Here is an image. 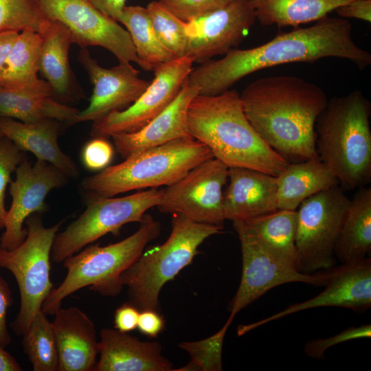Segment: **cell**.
<instances>
[{
	"instance_id": "1",
	"label": "cell",
	"mask_w": 371,
	"mask_h": 371,
	"mask_svg": "<svg viewBox=\"0 0 371 371\" xmlns=\"http://www.w3.org/2000/svg\"><path fill=\"white\" fill-rule=\"evenodd\" d=\"M330 57L347 59L361 70L371 64L370 52L355 42L350 21L328 15L313 25L280 34L261 45L233 48L220 59L200 63L192 69L188 81L198 87L199 94L215 95L255 71Z\"/></svg>"
},
{
	"instance_id": "2",
	"label": "cell",
	"mask_w": 371,
	"mask_h": 371,
	"mask_svg": "<svg viewBox=\"0 0 371 371\" xmlns=\"http://www.w3.org/2000/svg\"><path fill=\"white\" fill-rule=\"evenodd\" d=\"M240 96L250 124L278 153L295 162L319 158L315 124L328 102L320 87L295 76H268Z\"/></svg>"
},
{
	"instance_id": "3",
	"label": "cell",
	"mask_w": 371,
	"mask_h": 371,
	"mask_svg": "<svg viewBox=\"0 0 371 371\" xmlns=\"http://www.w3.org/2000/svg\"><path fill=\"white\" fill-rule=\"evenodd\" d=\"M188 124L191 137L228 168H247L276 177L289 164L251 126L235 89L215 95L198 94L190 104Z\"/></svg>"
},
{
	"instance_id": "4",
	"label": "cell",
	"mask_w": 371,
	"mask_h": 371,
	"mask_svg": "<svg viewBox=\"0 0 371 371\" xmlns=\"http://www.w3.org/2000/svg\"><path fill=\"white\" fill-rule=\"evenodd\" d=\"M370 115V102L355 90L328 100L315 122L319 159L348 190L371 179Z\"/></svg>"
},
{
	"instance_id": "5",
	"label": "cell",
	"mask_w": 371,
	"mask_h": 371,
	"mask_svg": "<svg viewBox=\"0 0 371 371\" xmlns=\"http://www.w3.org/2000/svg\"><path fill=\"white\" fill-rule=\"evenodd\" d=\"M160 223L150 215L144 216L137 230L127 238L105 246L88 245L62 262L67 274L42 305L46 315H54L63 301L84 287L104 296L119 294L122 273L142 254L147 244L159 234Z\"/></svg>"
},
{
	"instance_id": "6",
	"label": "cell",
	"mask_w": 371,
	"mask_h": 371,
	"mask_svg": "<svg viewBox=\"0 0 371 371\" xmlns=\"http://www.w3.org/2000/svg\"><path fill=\"white\" fill-rule=\"evenodd\" d=\"M213 157L211 150L192 137L133 154L85 179L90 194L115 196L133 190L170 186L201 162Z\"/></svg>"
},
{
	"instance_id": "7",
	"label": "cell",
	"mask_w": 371,
	"mask_h": 371,
	"mask_svg": "<svg viewBox=\"0 0 371 371\" xmlns=\"http://www.w3.org/2000/svg\"><path fill=\"white\" fill-rule=\"evenodd\" d=\"M222 227L194 222L181 214H173L172 230L160 245L142 252L121 275V282L128 288L129 303L139 311H159L161 288L188 265L198 247Z\"/></svg>"
},
{
	"instance_id": "8",
	"label": "cell",
	"mask_w": 371,
	"mask_h": 371,
	"mask_svg": "<svg viewBox=\"0 0 371 371\" xmlns=\"http://www.w3.org/2000/svg\"><path fill=\"white\" fill-rule=\"evenodd\" d=\"M63 221L46 227L41 214L25 221L27 234L24 241L13 249L0 247V268L10 271L17 282L21 303L11 324L14 331L23 336L54 289L50 280L52 248Z\"/></svg>"
},
{
	"instance_id": "9",
	"label": "cell",
	"mask_w": 371,
	"mask_h": 371,
	"mask_svg": "<svg viewBox=\"0 0 371 371\" xmlns=\"http://www.w3.org/2000/svg\"><path fill=\"white\" fill-rule=\"evenodd\" d=\"M161 194L162 190L157 188L120 197L91 194L83 213L56 234L51 259L62 262L106 234L117 232L124 225L140 223L149 209L159 205Z\"/></svg>"
},
{
	"instance_id": "10",
	"label": "cell",
	"mask_w": 371,
	"mask_h": 371,
	"mask_svg": "<svg viewBox=\"0 0 371 371\" xmlns=\"http://www.w3.org/2000/svg\"><path fill=\"white\" fill-rule=\"evenodd\" d=\"M350 203L337 185L300 203L296 210L298 271L311 274L335 266L334 249Z\"/></svg>"
},
{
	"instance_id": "11",
	"label": "cell",
	"mask_w": 371,
	"mask_h": 371,
	"mask_svg": "<svg viewBox=\"0 0 371 371\" xmlns=\"http://www.w3.org/2000/svg\"><path fill=\"white\" fill-rule=\"evenodd\" d=\"M45 19L56 21L70 32L81 48L98 46L119 63L139 65L131 36L119 22L100 11L90 0H35Z\"/></svg>"
},
{
	"instance_id": "12",
	"label": "cell",
	"mask_w": 371,
	"mask_h": 371,
	"mask_svg": "<svg viewBox=\"0 0 371 371\" xmlns=\"http://www.w3.org/2000/svg\"><path fill=\"white\" fill-rule=\"evenodd\" d=\"M228 170V166L214 157L201 162L162 190L157 209L166 214L183 215L194 222L223 227L225 220L223 189Z\"/></svg>"
},
{
	"instance_id": "13",
	"label": "cell",
	"mask_w": 371,
	"mask_h": 371,
	"mask_svg": "<svg viewBox=\"0 0 371 371\" xmlns=\"http://www.w3.org/2000/svg\"><path fill=\"white\" fill-rule=\"evenodd\" d=\"M188 56L176 58L157 67L147 89L129 106L93 122V137L136 131L164 111L177 96L193 69Z\"/></svg>"
},
{
	"instance_id": "14",
	"label": "cell",
	"mask_w": 371,
	"mask_h": 371,
	"mask_svg": "<svg viewBox=\"0 0 371 371\" xmlns=\"http://www.w3.org/2000/svg\"><path fill=\"white\" fill-rule=\"evenodd\" d=\"M238 234L242 254V275L238 289L232 300L227 323L231 325L237 313L271 289L284 284L302 282L324 286L328 269L307 274L282 262L265 250L254 238L234 228Z\"/></svg>"
},
{
	"instance_id": "15",
	"label": "cell",
	"mask_w": 371,
	"mask_h": 371,
	"mask_svg": "<svg viewBox=\"0 0 371 371\" xmlns=\"http://www.w3.org/2000/svg\"><path fill=\"white\" fill-rule=\"evenodd\" d=\"M16 178L10 183L11 205L7 210L4 231L0 247L13 249L25 239L27 230L23 225L33 214L47 210L45 199L49 192L64 186L67 177L58 169L43 161L34 164L23 159L15 170Z\"/></svg>"
},
{
	"instance_id": "16",
	"label": "cell",
	"mask_w": 371,
	"mask_h": 371,
	"mask_svg": "<svg viewBox=\"0 0 371 371\" xmlns=\"http://www.w3.org/2000/svg\"><path fill=\"white\" fill-rule=\"evenodd\" d=\"M256 21L249 0H232L186 23V56L202 63L236 48Z\"/></svg>"
},
{
	"instance_id": "17",
	"label": "cell",
	"mask_w": 371,
	"mask_h": 371,
	"mask_svg": "<svg viewBox=\"0 0 371 371\" xmlns=\"http://www.w3.org/2000/svg\"><path fill=\"white\" fill-rule=\"evenodd\" d=\"M324 289L317 295L292 304L281 311L252 324L238 328L241 336L262 325L300 311L319 307H341L363 313L371 306V259L341 263L328 269Z\"/></svg>"
},
{
	"instance_id": "18",
	"label": "cell",
	"mask_w": 371,
	"mask_h": 371,
	"mask_svg": "<svg viewBox=\"0 0 371 371\" xmlns=\"http://www.w3.org/2000/svg\"><path fill=\"white\" fill-rule=\"evenodd\" d=\"M78 60L87 71L93 89L89 105L78 111L75 124L95 122L112 112L125 109L142 94L150 82L139 78V71L131 63H119L111 68L100 66L87 48H81Z\"/></svg>"
},
{
	"instance_id": "19",
	"label": "cell",
	"mask_w": 371,
	"mask_h": 371,
	"mask_svg": "<svg viewBox=\"0 0 371 371\" xmlns=\"http://www.w3.org/2000/svg\"><path fill=\"white\" fill-rule=\"evenodd\" d=\"M198 94V87L189 84L187 79L175 99L145 126L134 132L111 137L116 151L126 159L139 152L191 137L188 124V109Z\"/></svg>"
},
{
	"instance_id": "20",
	"label": "cell",
	"mask_w": 371,
	"mask_h": 371,
	"mask_svg": "<svg viewBox=\"0 0 371 371\" xmlns=\"http://www.w3.org/2000/svg\"><path fill=\"white\" fill-rule=\"evenodd\" d=\"M229 184L223 192L225 220L245 221L278 210L275 176L242 167L228 170Z\"/></svg>"
},
{
	"instance_id": "21",
	"label": "cell",
	"mask_w": 371,
	"mask_h": 371,
	"mask_svg": "<svg viewBox=\"0 0 371 371\" xmlns=\"http://www.w3.org/2000/svg\"><path fill=\"white\" fill-rule=\"evenodd\" d=\"M54 315L58 371H94L99 355L94 323L77 307H60Z\"/></svg>"
},
{
	"instance_id": "22",
	"label": "cell",
	"mask_w": 371,
	"mask_h": 371,
	"mask_svg": "<svg viewBox=\"0 0 371 371\" xmlns=\"http://www.w3.org/2000/svg\"><path fill=\"white\" fill-rule=\"evenodd\" d=\"M156 341H142L115 328L100 333L99 359L94 371H170L172 363Z\"/></svg>"
},
{
	"instance_id": "23",
	"label": "cell",
	"mask_w": 371,
	"mask_h": 371,
	"mask_svg": "<svg viewBox=\"0 0 371 371\" xmlns=\"http://www.w3.org/2000/svg\"><path fill=\"white\" fill-rule=\"evenodd\" d=\"M0 130L21 151L32 153L37 160L50 164L67 177L78 175L76 164L58 144L60 130L58 121L47 119L36 123H24L0 117Z\"/></svg>"
},
{
	"instance_id": "24",
	"label": "cell",
	"mask_w": 371,
	"mask_h": 371,
	"mask_svg": "<svg viewBox=\"0 0 371 371\" xmlns=\"http://www.w3.org/2000/svg\"><path fill=\"white\" fill-rule=\"evenodd\" d=\"M56 100V95L43 80L36 87L11 89L0 86V117H9L24 123H36L52 119L75 124L78 113Z\"/></svg>"
},
{
	"instance_id": "25",
	"label": "cell",
	"mask_w": 371,
	"mask_h": 371,
	"mask_svg": "<svg viewBox=\"0 0 371 371\" xmlns=\"http://www.w3.org/2000/svg\"><path fill=\"white\" fill-rule=\"evenodd\" d=\"M276 179L278 210H297L307 198L339 184L319 158L289 164Z\"/></svg>"
},
{
	"instance_id": "26",
	"label": "cell",
	"mask_w": 371,
	"mask_h": 371,
	"mask_svg": "<svg viewBox=\"0 0 371 371\" xmlns=\"http://www.w3.org/2000/svg\"><path fill=\"white\" fill-rule=\"evenodd\" d=\"M38 33L41 38L39 72L56 97H70L74 88L69 59L70 46L74 43L70 32L60 23L45 19Z\"/></svg>"
},
{
	"instance_id": "27",
	"label": "cell",
	"mask_w": 371,
	"mask_h": 371,
	"mask_svg": "<svg viewBox=\"0 0 371 371\" xmlns=\"http://www.w3.org/2000/svg\"><path fill=\"white\" fill-rule=\"evenodd\" d=\"M233 224L234 228L251 236L276 258L295 268L296 210L278 209L245 221H234Z\"/></svg>"
},
{
	"instance_id": "28",
	"label": "cell",
	"mask_w": 371,
	"mask_h": 371,
	"mask_svg": "<svg viewBox=\"0 0 371 371\" xmlns=\"http://www.w3.org/2000/svg\"><path fill=\"white\" fill-rule=\"evenodd\" d=\"M371 250V188H358L336 242L334 254L341 262L366 258Z\"/></svg>"
},
{
	"instance_id": "29",
	"label": "cell",
	"mask_w": 371,
	"mask_h": 371,
	"mask_svg": "<svg viewBox=\"0 0 371 371\" xmlns=\"http://www.w3.org/2000/svg\"><path fill=\"white\" fill-rule=\"evenodd\" d=\"M352 0H249L264 26H293L317 21Z\"/></svg>"
},
{
	"instance_id": "30",
	"label": "cell",
	"mask_w": 371,
	"mask_h": 371,
	"mask_svg": "<svg viewBox=\"0 0 371 371\" xmlns=\"http://www.w3.org/2000/svg\"><path fill=\"white\" fill-rule=\"evenodd\" d=\"M41 38L27 29L19 32L0 73V86L29 89L39 85L38 78Z\"/></svg>"
},
{
	"instance_id": "31",
	"label": "cell",
	"mask_w": 371,
	"mask_h": 371,
	"mask_svg": "<svg viewBox=\"0 0 371 371\" xmlns=\"http://www.w3.org/2000/svg\"><path fill=\"white\" fill-rule=\"evenodd\" d=\"M128 32L139 67L154 71L175 56L163 45L156 35L146 10L140 5H125L117 19Z\"/></svg>"
},
{
	"instance_id": "32",
	"label": "cell",
	"mask_w": 371,
	"mask_h": 371,
	"mask_svg": "<svg viewBox=\"0 0 371 371\" xmlns=\"http://www.w3.org/2000/svg\"><path fill=\"white\" fill-rule=\"evenodd\" d=\"M22 344L34 371H58L59 358L54 328L42 310L23 335Z\"/></svg>"
},
{
	"instance_id": "33",
	"label": "cell",
	"mask_w": 371,
	"mask_h": 371,
	"mask_svg": "<svg viewBox=\"0 0 371 371\" xmlns=\"http://www.w3.org/2000/svg\"><path fill=\"white\" fill-rule=\"evenodd\" d=\"M153 28L163 45L175 56H186V22L170 12L159 1H150L146 7Z\"/></svg>"
},
{
	"instance_id": "34",
	"label": "cell",
	"mask_w": 371,
	"mask_h": 371,
	"mask_svg": "<svg viewBox=\"0 0 371 371\" xmlns=\"http://www.w3.org/2000/svg\"><path fill=\"white\" fill-rule=\"evenodd\" d=\"M229 326L225 322L218 332L208 338L180 344L179 347L188 352L191 360L183 368L175 370H222L223 345Z\"/></svg>"
},
{
	"instance_id": "35",
	"label": "cell",
	"mask_w": 371,
	"mask_h": 371,
	"mask_svg": "<svg viewBox=\"0 0 371 371\" xmlns=\"http://www.w3.org/2000/svg\"><path fill=\"white\" fill-rule=\"evenodd\" d=\"M45 21L35 0H0V33L27 29L39 32Z\"/></svg>"
},
{
	"instance_id": "36",
	"label": "cell",
	"mask_w": 371,
	"mask_h": 371,
	"mask_svg": "<svg viewBox=\"0 0 371 371\" xmlns=\"http://www.w3.org/2000/svg\"><path fill=\"white\" fill-rule=\"evenodd\" d=\"M11 140H0V229L4 228L7 209L5 205L6 188L11 183L12 174L24 159V154Z\"/></svg>"
},
{
	"instance_id": "37",
	"label": "cell",
	"mask_w": 371,
	"mask_h": 371,
	"mask_svg": "<svg viewBox=\"0 0 371 371\" xmlns=\"http://www.w3.org/2000/svg\"><path fill=\"white\" fill-rule=\"evenodd\" d=\"M371 337V325L362 324L350 326L341 332L326 338H317L308 341L304 345L305 354L313 359H322L328 348L352 339Z\"/></svg>"
},
{
	"instance_id": "38",
	"label": "cell",
	"mask_w": 371,
	"mask_h": 371,
	"mask_svg": "<svg viewBox=\"0 0 371 371\" xmlns=\"http://www.w3.org/2000/svg\"><path fill=\"white\" fill-rule=\"evenodd\" d=\"M232 0H157L173 14L185 22L222 8Z\"/></svg>"
},
{
	"instance_id": "39",
	"label": "cell",
	"mask_w": 371,
	"mask_h": 371,
	"mask_svg": "<svg viewBox=\"0 0 371 371\" xmlns=\"http://www.w3.org/2000/svg\"><path fill=\"white\" fill-rule=\"evenodd\" d=\"M113 155V147L104 137H93L85 144L81 153L85 167L92 171L102 170L106 168Z\"/></svg>"
},
{
	"instance_id": "40",
	"label": "cell",
	"mask_w": 371,
	"mask_h": 371,
	"mask_svg": "<svg viewBox=\"0 0 371 371\" xmlns=\"http://www.w3.org/2000/svg\"><path fill=\"white\" fill-rule=\"evenodd\" d=\"M12 303V292L7 282L0 276V345L7 346L11 336L7 326V313Z\"/></svg>"
},
{
	"instance_id": "41",
	"label": "cell",
	"mask_w": 371,
	"mask_h": 371,
	"mask_svg": "<svg viewBox=\"0 0 371 371\" xmlns=\"http://www.w3.org/2000/svg\"><path fill=\"white\" fill-rule=\"evenodd\" d=\"M164 317L155 310L140 311L137 328L143 335L149 337H157L164 328Z\"/></svg>"
},
{
	"instance_id": "42",
	"label": "cell",
	"mask_w": 371,
	"mask_h": 371,
	"mask_svg": "<svg viewBox=\"0 0 371 371\" xmlns=\"http://www.w3.org/2000/svg\"><path fill=\"white\" fill-rule=\"evenodd\" d=\"M140 311L131 303H126L117 308L114 314V328L129 333L137 328Z\"/></svg>"
},
{
	"instance_id": "43",
	"label": "cell",
	"mask_w": 371,
	"mask_h": 371,
	"mask_svg": "<svg viewBox=\"0 0 371 371\" xmlns=\"http://www.w3.org/2000/svg\"><path fill=\"white\" fill-rule=\"evenodd\" d=\"M344 19L353 18L371 22V0H352L335 10Z\"/></svg>"
},
{
	"instance_id": "44",
	"label": "cell",
	"mask_w": 371,
	"mask_h": 371,
	"mask_svg": "<svg viewBox=\"0 0 371 371\" xmlns=\"http://www.w3.org/2000/svg\"><path fill=\"white\" fill-rule=\"evenodd\" d=\"M102 13L117 21L126 0H90Z\"/></svg>"
},
{
	"instance_id": "45",
	"label": "cell",
	"mask_w": 371,
	"mask_h": 371,
	"mask_svg": "<svg viewBox=\"0 0 371 371\" xmlns=\"http://www.w3.org/2000/svg\"><path fill=\"white\" fill-rule=\"evenodd\" d=\"M19 34L14 31L0 33V73Z\"/></svg>"
},
{
	"instance_id": "46",
	"label": "cell",
	"mask_w": 371,
	"mask_h": 371,
	"mask_svg": "<svg viewBox=\"0 0 371 371\" xmlns=\"http://www.w3.org/2000/svg\"><path fill=\"white\" fill-rule=\"evenodd\" d=\"M21 366L4 347L0 345V371H21Z\"/></svg>"
},
{
	"instance_id": "47",
	"label": "cell",
	"mask_w": 371,
	"mask_h": 371,
	"mask_svg": "<svg viewBox=\"0 0 371 371\" xmlns=\"http://www.w3.org/2000/svg\"><path fill=\"white\" fill-rule=\"evenodd\" d=\"M4 136L3 135L1 130H0V140Z\"/></svg>"
}]
</instances>
